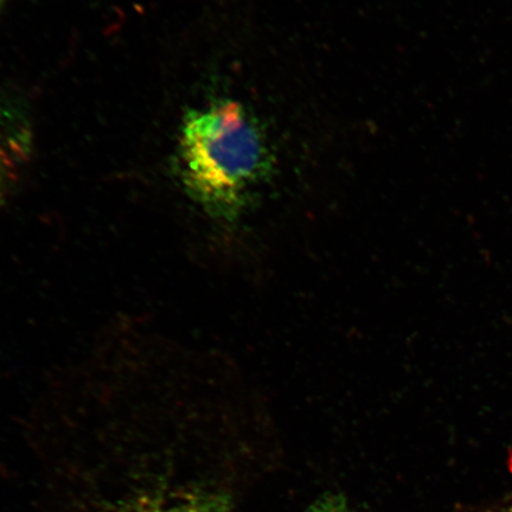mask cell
I'll list each match as a JSON object with an SVG mask.
<instances>
[{
	"mask_svg": "<svg viewBox=\"0 0 512 512\" xmlns=\"http://www.w3.org/2000/svg\"><path fill=\"white\" fill-rule=\"evenodd\" d=\"M5 3H6V0H0V9L3 8Z\"/></svg>",
	"mask_w": 512,
	"mask_h": 512,
	"instance_id": "5",
	"label": "cell"
},
{
	"mask_svg": "<svg viewBox=\"0 0 512 512\" xmlns=\"http://www.w3.org/2000/svg\"><path fill=\"white\" fill-rule=\"evenodd\" d=\"M305 512H355L347 499L339 494H325L310 505Z\"/></svg>",
	"mask_w": 512,
	"mask_h": 512,
	"instance_id": "4",
	"label": "cell"
},
{
	"mask_svg": "<svg viewBox=\"0 0 512 512\" xmlns=\"http://www.w3.org/2000/svg\"><path fill=\"white\" fill-rule=\"evenodd\" d=\"M130 512H230L227 497L196 492L179 498H144Z\"/></svg>",
	"mask_w": 512,
	"mask_h": 512,
	"instance_id": "3",
	"label": "cell"
},
{
	"mask_svg": "<svg viewBox=\"0 0 512 512\" xmlns=\"http://www.w3.org/2000/svg\"><path fill=\"white\" fill-rule=\"evenodd\" d=\"M509 512H512V509Z\"/></svg>",
	"mask_w": 512,
	"mask_h": 512,
	"instance_id": "6",
	"label": "cell"
},
{
	"mask_svg": "<svg viewBox=\"0 0 512 512\" xmlns=\"http://www.w3.org/2000/svg\"><path fill=\"white\" fill-rule=\"evenodd\" d=\"M178 156L192 200L226 220L238 216L273 171L272 151L258 121L230 100L187 114Z\"/></svg>",
	"mask_w": 512,
	"mask_h": 512,
	"instance_id": "1",
	"label": "cell"
},
{
	"mask_svg": "<svg viewBox=\"0 0 512 512\" xmlns=\"http://www.w3.org/2000/svg\"><path fill=\"white\" fill-rule=\"evenodd\" d=\"M30 139L28 124L0 105V208L14 189L23 165L28 162Z\"/></svg>",
	"mask_w": 512,
	"mask_h": 512,
	"instance_id": "2",
	"label": "cell"
}]
</instances>
